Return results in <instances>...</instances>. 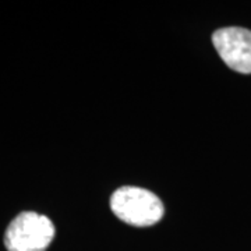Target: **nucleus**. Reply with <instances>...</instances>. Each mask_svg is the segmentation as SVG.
Segmentation results:
<instances>
[{
	"instance_id": "3",
	"label": "nucleus",
	"mask_w": 251,
	"mask_h": 251,
	"mask_svg": "<svg viewBox=\"0 0 251 251\" xmlns=\"http://www.w3.org/2000/svg\"><path fill=\"white\" fill-rule=\"evenodd\" d=\"M212 44L225 64L240 74H251V31L242 27L216 29Z\"/></svg>"
},
{
	"instance_id": "1",
	"label": "nucleus",
	"mask_w": 251,
	"mask_h": 251,
	"mask_svg": "<svg viewBox=\"0 0 251 251\" xmlns=\"http://www.w3.org/2000/svg\"><path fill=\"white\" fill-rule=\"evenodd\" d=\"M110 209L127 225L148 227L158 224L165 214L161 198L147 188L123 186L110 197Z\"/></svg>"
},
{
	"instance_id": "2",
	"label": "nucleus",
	"mask_w": 251,
	"mask_h": 251,
	"mask_svg": "<svg viewBox=\"0 0 251 251\" xmlns=\"http://www.w3.org/2000/svg\"><path fill=\"white\" fill-rule=\"evenodd\" d=\"M54 233V225L48 216L25 211L7 226L4 246L7 251H46Z\"/></svg>"
}]
</instances>
